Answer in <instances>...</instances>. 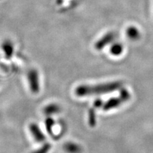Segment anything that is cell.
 <instances>
[{"label": "cell", "mask_w": 153, "mask_h": 153, "mask_svg": "<svg viewBox=\"0 0 153 153\" xmlns=\"http://www.w3.org/2000/svg\"><path fill=\"white\" fill-rule=\"evenodd\" d=\"M123 83L120 81L106 82L94 85H82L78 86L75 89V94L80 97L95 94H104L120 89Z\"/></svg>", "instance_id": "1"}, {"label": "cell", "mask_w": 153, "mask_h": 153, "mask_svg": "<svg viewBox=\"0 0 153 153\" xmlns=\"http://www.w3.org/2000/svg\"><path fill=\"white\" fill-rule=\"evenodd\" d=\"M28 82L30 91L33 94H38L40 91L39 76L37 70L32 69L27 74Z\"/></svg>", "instance_id": "2"}, {"label": "cell", "mask_w": 153, "mask_h": 153, "mask_svg": "<svg viewBox=\"0 0 153 153\" xmlns=\"http://www.w3.org/2000/svg\"><path fill=\"white\" fill-rule=\"evenodd\" d=\"M116 34L113 33V32H109V33H106V35H104L102 38H101L95 43V49H97V51H100V50L104 48L106 45H109L110 43H111L114 41L115 38H116Z\"/></svg>", "instance_id": "3"}, {"label": "cell", "mask_w": 153, "mask_h": 153, "mask_svg": "<svg viewBox=\"0 0 153 153\" xmlns=\"http://www.w3.org/2000/svg\"><path fill=\"white\" fill-rule=\"evenodd\" d=\"M29 130L32 136L37 143H43L45 140V136L44 135L43 132L41 131V128L38 124L35 123H32L29 126Z\"/></svg>", "instance_id": "4"}, {"label": "cell", "mask_w": 153, "mask_h": 153, "mask_svg": "<svg viewBox=\"0 0 153 153\" xmlns=\"http://www.w3.org/2000/svg\"><path fill=\"white\" fill-rule=\"evenodd\" d=\"M124 103V101L120 97H114V98H111L106 101V103L103 106V109L104 111H110L114 108H118Z\"/></svg>", "instance_id": "5"}, {"label": "cell", "mask_w": 153, "mask_h": 153, "mask_svg": "<svg viewBox=\"0 0 153 153\" xmlns=\"http://www.w3.org/2000/svg\"><path fill=\"white\" fill-rule=\"evenodd\" d=\"M63 149L67 153H82V148L74 142H67L63 145Z\"/></svg>", "instance_id": "6"}, {"label": "cell", "mask_w": 153, "mask_h": 153, "mask_svg": "<svg viewBox=\"0 0 153 153\" xmlns=\"http://www.w3.org/2000/svg\"><path fill=\"white\" fill-rule=\"evenodd\" d=\"M1 48L7 60H9L12 57L14 54V46H13L12 43H11L9 41H5L2 43Z\"/></svg>", "instance_id": "7"}, {"label": "cell", "mask_w": 153, "mask_h": 153, "mask_svg": "<svg viewBox=\"0 0 153 153\" xmlns=\"http://www.w3.org/2000/svg\"><path fill=\"white\" fill-rule=\"evenodd\" d=\"M126 35H127L128 38L132 40V41H137L140 37V33L139 30L133 26H129L127 28Z\"/></svg>", "instance_id": "8"}, {"label": "cell", "mask_w": 153, "mask_h": 153, "mask_svg": "<svg viewBox=\"0 0 153 153\" xmlns=\"http://www.w3.org/2000/svg\"><path fill=\"white\" fill-rule=\"evenodd\" d=\"M60 111V107L55 104H51L48 105L43 109L44 114L46 115V116H51V115L58 114Z\"/></svg>", "instance_id": "9"}, {"label": "cell", "mask_w": 153, "mask_h": 153, "mask_svg": "<svg viewBox=\"0 0 153 153\" xmlns=\"http://www.w3.org/2000/svg\"><path fill=\"white\" fill-rule=\"evenodd\" d=\"M123 51V46L121 43H115L110 48V53L114 56L121 55Z\"/></svg>", "instance_id": "10"}, {"label": "cell", "mask_w": 153, "mask_h": 153, "mask_svg": "<svg viewBox=\"0 0 153 153\" xmlns=\"http://www.w3.org/2000/svg\"><path fill=\"white\" fill-rule=\"evenodd\" d=\"M46 130L50 135H53V127L55 125V121L52 118L48 117L45 120Z\"/></svg>", "instance_id": "11"}, {"label": "cell", "mask_w": 153, "mask_h": 153, "mask_svg": "<svg viewBox=\"0 0 153 153\" xmlns=\"http://www.w3.org/2000/svg\"><path fill=\"white\" fill-rule=\"evenodd\" d=\"M97 123V116L94 108H91L89 111V124L91 127H94Z\"/></svg>", "instance_id": "12"}, {"label": "cell", "mask_w": 153, "mask_h": 153, "mask_svg": "<svg viewBox=\"0 0 153 153\" xmlns=\"http://www.w3.org/2000/svg\"><path fill=\"white\" fill-rule=\"evenodd\" d=\"M120 97L124 101V102H126L127 101H128L131 99V94L128 89H124V88H121L120 91Z\"/></svg>", "instance_id": "13"}, {"label": "cell", "mask_w": 153, "mask_h": 153, "mask_svg": "<svg viewBox=\"0 0 153 153\" xmlns=\"http://www.w3.org/2000/svg\"><path fill=\"white\" fill-rule=\"evenodd\" d=\"M51 146L49 143H45L43 145V146H41V148L38 150H36L31 153H48L49 152V150H51Z\"/></svg>", "instance_id": "14"}, {"label": "cell", "mask_w": 153, "mask_h": 153, "mask_svg": "<svg viewBox=\"0 0 153 153\" xmlns=\"http://www.w3.org/2000/svg\"><path fill=\"white\" fill-rule=\"evenodd\" d=\"M102 105H103V101L101 100L100 99H97V100H95L94 103V107L95 108H101V107L102 106Z\"/></svg>", "instance_id": "15"}]
</instances>
